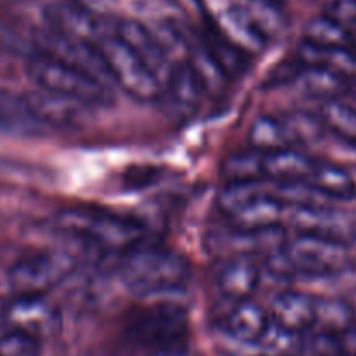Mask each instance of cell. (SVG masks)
I'll use <instances>...</instances> for the list:
<instances>
[{
  "label": "cell",
  "instance_id": "cell-5",
  "mask_svg": "<svg viewBox=\"0 0 356 356\" xmlns=\"http://www.w3.org/2000/svg\"><path fill=\"white\" fill-rule=\"evenodd\" d=\"M219 205L228 221L243 233H263L287 222L289 204L268 193L259 183H228Z\"/></svg>",
  "mask_w": 356,
  "mask_h": 356
},
{
  "label": "cell",
  "instance_id": "cell-13",
  "mask_svg": "<svg viewBox=\"0 0 356 356\" xmlns=\"http://www.w3.org/2000/svg\"><path fill=\"white\" fill-rule=\"evenodd\" d=\"M318 298L302 291H284L273 299L270 308L271 322L282 329L305 334L316 327Z\"/></svg>",
  "mask_w": 356,
  "mask_h": 356
},
{
  "label": "cell",
  "instance_id": "cell-16",
  "mask_svg": "<svg viewBox=\"0 0 356 356\" xmlns=\"http://www.w3.org/2000/svg\"><path fill=\"white\" fill-rule=\"evenodd\" d=\"M301 136L296 131L291 118L277 115H261L250 124L249 145L261 153L280 152V149L299 148Z\"/></svg>",
  "mask_w": 356,
  "mask_h": 356
},
{
  "label": "cell",
  "instance_id": "cell-31",
  "mask_svg": "<svg viewBox=\"0 0 356 356\" xmlns=\"http://www.w3.org/2000/svg\"><path fill=\"white\" fill-rule=\"evenodd\" d=\"M336 346L339 356H356V325L348 327L343 332L336 334Z\"/></svg>",
  "mask_w": 356,
  "mask_h": 356
},
{
  "label": "cell",
  "instance_id": "cell-23",
  "mask_svg": "<svg viewBox=\"0 0 356 356\" xmlns=\"http://www.w3.org/2000/svg\"><path fill=\"white\" fill-rule=\"evenodd\" d=\"M322 131L356 149V108L341 99L322 101L316 111Z\"/></svg>",
  "mask_w": 356,
  "mask_h": 356
},
{
  "label": "cell",
  "instance_id": "cell-15",
  "mask_svg": "<svg viewBox=\"0 0 356 356\" xmlns=\"http://www.w3.org/2000/svg\"><path fill=\"white\" fill-rule=\"evenodd\" d=\"M205 94L207 89L190 61L174 65L167 73L163 96L177 113H195Z\"/></svg>",
  "mask_w": 356,
  "mask_h": 356
},
{
  "label": "cell",
  "instance_id": "cell-30",
  "mask_svg": "<svg viewBox=\"0 0 356 356\" xmlns=\"http://www.w3.org/2000/svg\"><path fill=\"white\" fill-rule=\"evenodd\" d=\"M323 14L332 17L348 30L356 28V0H332Z\"/></svg>",
  "mask_w": 356,
  "mask_h": 356
},
{
  "label": "cell",
  "instance_id": "cell-6",
  "mask_svg": "<svg viewBox=\"0 0 356 356\" xmlns=\"http://www.w3.org/2000/svg\"><path fill=\"white\" fill-rule=\"evenodd\" d=\"M125 332L138 346L156 355H179L186 346V313L174 305H148L134 309Z\"/></svg>",
  "mask_w": 356,
  "mask_h": 356
},
{
  "label": "cell",
  "instance_id": "cell-21",
  "mask_svg": "<svg viewBox=\"0 0 356 356\" xmlns=\"http://www.w3.org/2000/svg\"><path fill=\"white\" fill-rule=\"evenodd\" d=\"M302 44L327 52H341V54L355 52L353 31L344 28L327 14L308 21L302 31Z\"/></svg>",
  "mask_w": 356,
  "mask_h": 356
},
{
  "label": "cell",
  "instance_id": "cell-19",
  "mask_svg": "<svg viewBox=\"0 0 356 356\" xmlns=\"http://www.w3.org/2000/svg\"><path fill=\"white\" fill-rule=\"evenodd\" d=\"M315 160L299 148L261 153L263 179L278 183H306L315 169Z\"/></svg>",
  "mask_w": 356,
  "mask_h": 356
},
{
  "label": "cell",
  "instance_id": "cell-1",
  "mask_svg": "<svg viewBox=\"0 0 356 356\" xmlns=\"http://www.w3.org/2000/svg\"><path fill=\"white\" fill-rule=\"evenodd\" d=\"M191 270L179 254L159 247H136L125 254L122 282L139 299H155L186 287Z\"/></svg>",
  "mask_w": 356,
  "mask_h": 356
},
{
  "label": "cell",
  "instance_id": "cell-14",
  "mask_svg": "<svg viewBox=\"0 0 356 356\" xmlns=\"http://www.w3.org/2000/svg\"><path fill=\"white\" fill-rule=\"evenodd\" d=\"M261 277H263V271H261L259 264L250 257L240 256L226 261L219 268L216 285H218L219 294L226 301L238 305V302L252 299L259 287Z\"/></svg>",
  "mask_w": 356,
  "mask_h": 356
},
{
  "label": "cell",
  "instance_id": "cell-32",
  "mask_svg": "<svg viewBox=\"0 0 356 356\" xmlns=\"http://www.w3.org/2000/svg\"><path fill=\"white\" fill-rule=\"evenodd\" d=\"M70 2L79 3V6L99 14V13H104V10H110L111 7L117 3V0H70Z\"/></svg>",
  "mask_w": 356,
  "mask_h": 356
},
{
  "label": "cell",
  "instance_id": "cell-28",
  "mask_svg": "<svg viewBox=\"0 0 356 356\" xmlns=\"http://www.w3.org/2000/svg\"><path fill=\"white\" fill-rule=\"evenodd\" d=\"M257 346L261 348V356H294L301 346V334L282 329L271 322Z\"/></svg>",
  "mask_w": 356,
  "mask_h": 356
},
{
  "label": "cell",
  "instance_id": "cell-26",
  "mask_svg": "<svg viewBox=\"0 0 356 356\" xmlns=\"http://www.w3.org/2000/svg\"><path fill=\"white\" fill-rule=\"evenodd\" d=\"M222 174L228 183H261L264 181L261 152L249 148V152L233 153L222 163Z\"/></svg>",
  "mask_w": 356,
  "mask_h": 356
},
{
  "label": "cell",
  "instance_id": "cell-27",
  "mask_svg": "<svg viewBox=\"0 0 356 356\" xmlns=\"http://www.w3.org/2000/svg\"><path fill=\"white\" fill-rule=\"evenodd\" d=\"M353 325V309L339 299L318 298V313H316V327L322 329V334L343 332Z\"/></svg>",
  "mask_w": 356,
  "mask_h": 356
},
{
  "label": "cell",
  "instance_id": "cell-7",
  "mask_svg": "<svg viewBox=\"0 0 356 356\" xmlns=\"http://www.w3.org/2000/svg\"><path fill=\"white\" fill-rule=\"evenodd\" d=\"M110 82L139 101H156L163 96V80L141 56L118 35L110 33L97 44Z\"/></svg>",
  "mask_w": 356,
  "mask_h": 356
},
{
  "label": "cell",
  "instance_id": "cell-8",
  "mask_svg": "<svg viewBox=\"0 0 356 356\" xmlns=\"http://www.w3.org/2000/svg\"><path fill=\"white\" fill-rule=\"evenodd\" d=\"M75 270V259L63 250L28 254L10 266L7 285L14 296L40 298L58 287Z\"/></svg>",
  "mask_w": 356,
  "mask_h": 356
},
{
  "label": "cell",
  "instance_id": "cell-2",
  "mask_svg": "<svg viewBox=\"0 0 356 356\" xmlns=\"http://www.w3.org/2000/svg\"><path fill=\"white\" fill-rule=\"evenodd\" d=\"M63 233L110 252H131L141 245L145 228L136 219L97 207H68L56 214Z\"/></svg>",
  "mask_w": 356,
  "mask_h": 356
},
{
  "label": "cell",
  "instance_id": "cell-33",
  "mask_svg": "<svg viewBox=\"0 0 356 356\" xmlns=\"http://www.w3.org/2000/svg\"><path fill=\"white\" fill-rule=\"evenodd\" d=\"M13 298H14V294H13V291L9 289V285L0 284V325H3L7 308H9Z\"/></svg>",
  "mask_w": 356,
  "mask_h": 356
},
{
  "label": "cell",
  "instance_id": "cell-18",
  "mask_svg": "<svg viewBox=\"0 0 356 356\" xmlns=\"http://www.w3.org/2000/svg\"><path fill=\"white\" fill-rule=\"evenodd\" d=\"M115 35L122 38L132 51L138 52L160 76L162 73L170 72V61L167 58V52L160 42L156 31L143 24L141 21L136 19H122L115 28ZM163 80V76H162Z\"/></svg>",
  "mask_w": 356,
  "mask_h": 356
},
{
  "label": "cell",
  "instance_id": "cell-11",
  "mask_svg": "<svg viewBox=\"0 0 356 356\" xmlns=\"http://www.w3.org/2000/svg\"><path fill=\"white\" fill-rule=\"evenodd\" d=\"M44 16L49 30L76 40L97 45L99 40L110 35L104 30V23L99 19V14L79 3H52L45 9Z\"/></svg>",
  "mask_w": 356,
  "mask_h": 356
},
{
  "label": "cell",
  "instance_id": "cell-29",
  "mask_svg": "<svg viewBox=\"0 0 356 356\" xmlns=\"http://www.w3.org/2000/svg\"><path fill=\"white\" fill-rule=\"evenodd\" d=\"M42 343L38 337L21 330L7 329L0 336V356H40Z\"/></svg>",
  "mask_w": 356,
  "mask_h": 356
},
{
  "label": "cell",
  "instance_id": "cell-24",
  "mask_svg": "<svg viewBox=\"0 0 356 356\" xmlns=\"http://www.w3.org/2000/svg\"><path fill=\"white\" fill-rule=\"evenodd\" d=\"M306 183L323 197L336 198V200H348L356 193V183L350 170L337 163L316 162Z\"/></svg>",
  "mask_w": 356,
  "mask_h": 356
},
{
  "label": "cell",
  "instance_id": "cell-4",
  "mask_svg": "<svg viewBox=\"0 0 356 356\" xmlns=\"http://www.w3.org/2000/svg\"><path fill=\"white\" fill-rule=\"evenodd\" d=\"M346 261V247L308 235H294L278 247L266 268L282 278H322L337 273Z\"/></svg>",
  "mask_w": 356,
  "mask_h": 356
},
{
  "label": "cell",
  "instance_id": "cell-10",
  "mask_svg": "<svg viewBox=\"0 0 356 356\" xmlns=\"http://www.w3.org/2000/svg\"><path fill=\"white\" fill-rule=\"evenodd\" d=\"M28 106L42 127L75 129L82 127L89 118L92 106L61 94L37 89L26 94Z\"/></svg>",
  "mask_w": 356,
  "mask_h": 356
},
{
  "label": "cell",
  "instance_id": "cell-3",
  "mask_svg": "<svg viewBox=\"0 0 356 356\" xmlns=\"http://www.w3.org/2000/svg\"><path fill=\"white\" fill-rule=\"evenodd\" d=\"M26 73L38 89L72 97L92 108L108 106L113 99L111 89L104 80L45 52L33 54L28 59Z\"/></svg>",
  "mask_w": 356,
  "mask_h": 356
},
{
  "label": "cell",
  "instance_id": "cell-9",
  "mask_svg": "<svg viewBox=\"0 0 356 356\" xmlns=\"http://www.w3.org/2000/svg\"><path fill=\"white\" fill-rule=\"evenodd\" d=\"M287 222L296 235H308L348 247L356 242V221L334 207L316 204L289 205Z\"/></svg>",
  "mask_w": 356,
  "mask_h": 356
},
{
  "label": "cell",
  "instance_id": "cell-20",
  "mask_svg": "<svg viewBox=\"0 0 356 356\" xmlns=\"http://www.w3.org/2000/svg\"><path fill=\"white\" fill-rule=\"evenodd\" d=\"M42 131L44 127L31 113L26 96L0 87V132L16 138H31L42 134Z\"/></svg>",
  "mask_w": 356,
  "mask_h": 356
},
{
  "label": "cell",
  "instance_id": "cell-25",
  "mask_svg": "<svg viewBox=\"0 0 356 356\" xmlns=\"http://www.w3.org/2000/svg\"><path fill=\"white\" fill-rule=\"evenodd\" d=\"M294 80L305 87L306 92L322 97V101L339 99V94H343L348 87V80L344 79L343 72L305 63H299Z\"/></svg>",
  "mask_w": 356,
  "mask_h": 356
},
{
  "label": "cell",
  "instance_id": "cell-17",
  "mask_svg": "<svg viewBox=\"0 0 356 356\" xmlns=\"http://www.w3.org/2000/svg\"><path fill=\"white\" fill-rule=\"evenodd\" d=\"M271 325L270 309L249 301L233 305L232 312L226 315L222 329L233 341L242 344H259L266 330Z\"/></svg>",
  "mask_w": 356,
  "mask_h": 356
},
{
  "label": "cell",
  "instance_id": "cell-22",
  "mask_svg": "<svg viewBox=\"0 0 356 356\" xmlns=\"http://www.w3.org/2000/svg\"><path fill=\"white\" fill-rule=\"evenodd\" d=\"M218 26L233 44H236L245 52L263 49L266 44V31L261 28V24L247 7H229L222 13Z\"/></svg>",
  "mask_w": 356,
  "mask_h": 356
},
{
  "label": "cell",
  "instance_id": "cell-12",
  "mask_svg": "<svg viewBox=\"0 0 356 356\" xmlns=\"http://www.w3.org/2000/svg\"><path fill=\"white\" fill-rule=\"evenodd\" d=\"M3 325L42 339L56 332L59 325V313L56 306L45 299V296H14L7 308Z\"/></svg>",
  "mask_w": 356,
  "mask_h": 356
}]
</instances>
